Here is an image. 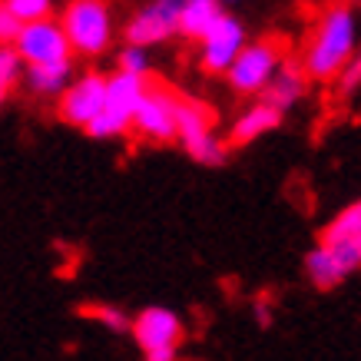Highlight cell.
Returning a JSON list of instances; mask_svg holds the SVG:
<instances>
[{
	"mask_svg": "<svg viewBox=\"0 0 361 361\" xmlns=\"http://www.w3.org/2000/svg\"><path fill=\"white\" fill-rule=\"evenodd\" d=\"M358 37H361V17L351 4L338 0V4L325 7L312 37H308L305 50H302L305 73L312 80H322V83L338 80L345 63L358 50Z\"/></svg>",
	"mask_w": 361,
	"mask_h": 361,
	"instance_id": "obj_1",
	"label": "cell"
},
{
	"mask_svg": "<svg viewBox=\"0 0 361 361\" xmlns=\"http://www.w3.org/2000/svg\"><path fill=\"white\" fill-rule=\"evenodd\" d=\"M146 73H130V70H116L113 77H106V99H103V110L99 116L87 126L90 136L97 140H113L123 133L133 130V116L140 106V97L146 90Z\"/></svg>",
	"mask_w": 361,
	"mask_h": 361,
	"instance_id": "obj_2",
	"label": "cell"
},
{
	"mask_svg": "<svg viewBox=\"0 0 361 361\" xmlns=\"http://www.w3.org/2000/svg\"><path fill=\"white\" fill-rule=\"evenodd\" d=\"M60 23L80 56H99L113 44V11L106 0H70Z\"/></svg>",
	"mask_w": 361,
	"mask_h": 361,
	"instance_id": "obj_3",
	"label": "cell"
},
{
	"mask_svg": "<svg viewBox=\"0 0 361 361\" xmlns=\"http://www.w3.org/2000/svg\"><path fill=\"white\" fill-rule=\"evenodd\" d=\"M282 63H285V44L275 40V37H265V40L242 47L239 56L226 70V77H229V87L235 93L252 97V93H262L269 87V80L275 77V70Z\"/></svg>",
	"mask_w": 361,
	"mask_h": 361,
	"instance_id": "obj_4",
	"label": "cell"
},
{
	"mask_svg": "<svg viewBox=\"0 0 361 361\" xmlns=\"http://www.w3.org/2000/svg\"><path fill=\"white\" fill-rule=\"evenodd\" d=\"M176 140L186 146V153L202 166H219L226 163V142L212 130V113L209 106L196 99L179 97V110H176Z\"/></svg>",
	"mask_w": 361,
	"mask_h": 361,
	"instance_id": "obj_5",
	"label": "cell"
},
{
	"mask_svg": "<svg viewBox=\"0 0 361 361\" xmlns=\"http://www.w3.org/2000/svg\"><path fill=\"white\" fill-rule=\"evenodd\" d=\"M13 47L20 50L27 66H47V63H73V44L66 37L63 23L50 20H30L23 23V30L17 33Z\"/></svg>",
	"mask_w": 361,
	"mask_h": 361,
	"instance_id": "obj_6",
	"label": "cell"
},
{
	"mask_svg": "<svg viewBox=\"0 0 361 361\" xmlns=\"http://www.w3.org/2000/svg\"><path fill=\"white\" fill-rule=\"evenodd\" d=\"M133 338L149 361H173L183 345V322L169 308H142L133 318Z\"/></svg>",
	"mask_w": 361,
	"mask_h": 361,
	"instance_id": "obj_7",
	"label": "cell"
},
{
	"mask_svg": "<svg viewBox=\"0 0 361 361\" xmlns=\"http://www.w3.org/2000/svg\"><path fill=\"white\" fill-rule=\"evenodd\" d=\"M355 269H361V252L355 242L322 239L305 255V272L315 288H335L348 279Z\"/></svg>",
	"mask_w": 361,
	"mask_h": 361,
	"instance_id": "obj_8",
	"label": "cell"
},
{
	"mask_svg": "<svg viewBox=\"0 0 361 361\" xmlns=\"http://www.w3.org/2000/svg\"><path fill=\"white\" fill-rule=\"evenodd\" d=\"M176 110H179L176 93H169L166 87H156V83H146L136 116H133V130L156 142L176 140Z\"/></svg>",
	"mask_w": 361,
	"mask_h": 361,
	"instance_id": "obj_9",
	"label": "cell"
},
{
	"mask_svg": "<svg viewBox=\"0 0 361 361\" xmlns=\"http://www.w3.org/2000/svg\"><path fill=\"white\" fill-rule=\"evenodd\" d=\"M245 44H249L245 40V27L235 17L222 13L219 20L202 33V40H199V66L206 73H226Z\"/></svg>",
	"mask_w": 361,
	"mask_h": 361,
	"instance_id": "obj_10",
	"label": "cell"
},
{
	"mask_svg": "<svg viewBox=\"0 0 361 361\" xmlns=\"http://www.w3.org/2000/svg\"><path fill=\"white\" fill-rule=\"evenodd\" d=\"M186 0H149L130 23H126V44L153 47L179 33V13Z\"/></svg>",
	"mask_w": 361,
	"mask_h": 361,
	"instance_id": "obj_11",
	"label": "cell"
},
{
	"mask_svg": "<svg viewBox=\"0 0 361 361\" xmlns=\"http://www.w3.org/2000/svg\"><path fill=\"white\" fill-rule=\"evenodd\" d=\"M103 99H106V77L83 73V77L73 80V83L63 90L60 116H63L70 126H83V130H87L90 123L99 116V110H103Z\"/></svg>",
	"mask_w": 361,
	"mask_h": 361,
	"instance_id": "obj_12",
	"label": "cell"
},
{
	"mask_svg": "<svg viewBox=\"0 0 361 361\" xmlns=\"http://www.w3.org/2000/svg\"><path fill=\"white\" fill-rule=\"evenodd\" d=\"M308 73L305 66H302V60H288L285 56V63L275 70V77L269 80V87L262 90V99L265 103H272V106H279V110H292L298 99L308 93Z\"/></svg>",
	"mask_w": 361,
	"mask_h": 361,
	"instance_id": "obj_13",
	"label": "cell"
},
{
	"mask_svg": "<svg viewBox=\"0 0 361 361\" xmlns=\"http://www.w3.org/2000/svg\"><path fill=\"white\" fill-rule=\"evenodd\" d=\"M279 123H282V110L262 99V103H255V106H249V110L239 113V120L232 123V130H229V142H232V146L255 142L259 136L272 133Z\"/></svg>",
	"mask_w": 361,
	"mask_h": 361,
	"instance_id": "obj_14",
	"label": "cell"
},
{
	"mask_svg": "<svg viewBox=\"0 0 361 361\" xmlns=\"http://www.w3.org/2000/svg\"><path fill=\"white\" fill-rule=\"evenodd\" d=\"M222 0H186L179 13V33L189 40H202V33L222 17Z\"/></svg>",
	"mask_w": 361,
	"mask_h": 361,
	"instance_id": "obj_15",
	"label": "cell"
},
{
	"mask_svg": "<svg viewBox=\"0 0 361 361\" xmlns=\"http://www.w3.org/2000/svg\"><path fill=\"white\" fill-rule=\"evenodd\" d=\"M73 63H47V66H27V87L37 97H56L70 87Z\"/></svg>",
	"mask_w": 361,
	"mask_h": 361,
	"instance_id": "obj_16",
	"label": "cell"
},
{
	"mask_svg": "<svg viewBox=\"0 0 361 361\" xmlns=\"http://www.w3.org/2000/svg\"><path fill=\"white\" fill-rule=\"evenodd\" d=\"M358 235H361V199L341 209L338 216L329 222V229L322 232V239H338V242H355Z\"/></svg>",
	"mask_w": 361,
	"mask_h": 361,
	"instance_id": "obj_17",
	"label": "cell"
},
{
	"mask_svg": "<svg viewBox=\"0 0 361 361\" xmlns=\"http://www.w3.org/2000/svg\"><path fill=\"white\" fill-rule=\"evenodd\" d=\"M23 77V56L17 47L0 44V87H17Z\"/></svg>",
	"mask_w": 361,
	"mask_h": 361,
	"instance_id": "obj_18",
	"label": "cell"
},
{
	"mask_svg": "<svg viewBox=\"0 0 361 361\" xmlns=\"http://www.w3.org/2000/svg\"><path fill=\"white\" fill-rule=\"evenodd\" d=\"M83 315H87V318H97L99 325H106L110 331H126V329H133L130 318L123 315L120 308H113V305H87V308H83Z\"/></svg>",
	"mask_w": 361,
	"mask_h": 361,
	"instance_id": "obj_19",
	"label": "cell"
},
{
	"mask_svg": "<svg viewBox=\"0 0 361 361\" xmlns=\"http://www.w3.org/2000/svg\"><path fill=\"white\" fill-rule=\"evenodd\" d=\"M4 4H7L23 23L44 20V17H50V11H54V0H4Z\"/></svg>",
	"mask_w": 361,
	"mask_h": 361,
	"instance_id": "obj_20",
	"label": "cell"
},
{
	"mask_svg": "<svg viewBox=\"0 0 361 361\" xmlns=\"http://www.w3.org/2000/svg\"><path fill=\"white\" fill-rule=\"evenodd\" d=\"M338 93L341 97H351V93H358L361 90V44H358V50H355V56H351L348 63H345V70L338 73Z\"/></svg>",
	"mask_w": 361,
	"mask_h": 361,
	"instance_id": "obj_21",
	"label": "cell"
},
{
	"mask_svg": "<svg viewBox=\"0 0 361 361\" xmlns=\"http://www.w3.org/2000/svg\"><path fill=\"white\" fill-rule=\"evenodd\" d=\"M116 63H120V70H130V73H146V70H149V56H146V47L130 44L120 56H116Z\"/></svg>",
	"mask_w": 361,
	"mask_h": 361,
	"instance_id": "obj_22",
	"label": "cell"
},
{
	"mask_svg": "<svg viewBox=\"0 0 361 361\" xmlns=\"http://www.w3.org/2000/svg\"><path fill=\"white\" fill-rule=\"evenodd\" d=\"M20 30H23V20L0 0V44H13Z\"/></svg>",
	"mask_w": 361,
	"mask_h": 361,
	"instance_id": "obj_23",
	"label": "cell"
},
{
	"mask_svg": "<svg viewBox=\"0 0 361 361\" xmlns=\"http://www.w3.org/2000/svg\"><path fill=\"white\" fill-rule=\"evenodd\" d=\"M7 93H11V90H7V87H0V103H4V99H7Z\"/></svg>",
	"mask_w": 361,
	"mask_h": 361,
	"instance_id": "obj_24",
	"label": "cell"
},
{
	"mask_svg": "<svg viewBox=\"0 0 361 361\" xmlns=\"http://www.w3.org/2000/svg\"><path fill=\"white\" fill-rule=\"evenodd\" d=\"M355 245H358V252H361V235H358V239H355Z\"/></svg>",
	"mask_w": 361,
	"mask_h": 361,
	"instance_id": "obj_25",
	"label": "cell"
},
{
	"mask_svg": "<svg viewBox=\"0 0 361 361\" xmlns=\"http://www.w3.org/2000/svg\"><path fill=\"white\" fill-rule=\"evenodd\" d=\"M222 4H232V0H222Z\"/></svg>",
	"mask_w": 361,
	"mask_h": 361,
	"instance_id": "obj_26",
	"label": "cell"
}]
</instances>
